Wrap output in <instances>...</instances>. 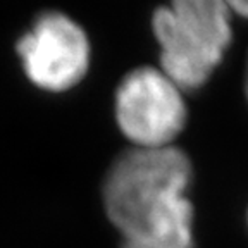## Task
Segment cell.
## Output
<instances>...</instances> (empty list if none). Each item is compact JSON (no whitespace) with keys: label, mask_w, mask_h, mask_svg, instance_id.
Masks as SVG:
<instances>
[{"label":"cell","mask_w":248,"mask_h":248,"mask_svg":"<svg viewBox=\"0 0 248 248\" xmlns=\"http://www.w3.org/2000/svg\"><path fill=\"white\" fill-rule=\"evenodd\" d=\"M191 162L176 147L133 148L112 164L104 205L123 248H193Z\"/></svg>","instance_id":"cell-1"},{"label":"cell","mask_w":248,"mask_h":248,"mask_svg":"<svg viewBox=\"0 0 248 248\" xmlns=\"http://www.w3.org/2000/svg\"><path fill=\"white\" fill-rule=\"evenodd\" d=\"M30 81L46 92H66L85 78L90 43L78 23L62 12H45L17 40Z\"/></svg>","instance_id":"cell-4"},{"label":"cell","mask_w":248,"mask_h":248,"mask_svg":"<svg viewBox=\"0 0 248 248\" xmlns=\"http://www.w3.org/2000/svg\"><path fill=\"white\" fill-rule=\"evenodd\" d=\"M231 12H236L238 16L248 17V2H228Z\"/></svg>","instance_id":"cell-5"},{"label":"cell","mask_w":248,"mask_h":248,"mask_svg":"<svg viewBox=\"0 0 248 248\" xmlns=\"http://www.w3.org/2000/svg\"><path fill=\"white\" fill-rule=\"evenodd\" d=\"M116 121L135 148L172 147L186 124L183 92L160 69H133L116 92Z\"/></svg>","instance_id":"cell-3"},{"label":"cell","mask_w":248,"mask_h":248,"mask_svg":"<svg viewBox=\"0 0 248 248\" xmlns=\"http://www.w3.org/2000/svg\"><path fill=\"white\" fill-rule=\"evenodd\" d=\"M245 88H247V98H248V64H247V79H245Z\"/></svg>","instance_id":"cell-6"},{"label":"cell","mask_w":248,"mask_h":248,"mask_svg":"<svg viewBox=\"0 0 248 248\" xmlns=\"http://www.w3.org/2000/svg\"><path fill=\"white\" fill-rule=\"evenodd\" d=\"M160 71L181 92L207 83L231 43V9L219 0H176L157 9Z\"/></svg>","instance_id":"cell-2"}]
</instances>
